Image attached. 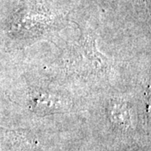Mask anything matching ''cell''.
Returning <instances> with one entry per match:
<instances>
[{
	"label": "cell",
	"instance_id": "3",
	"mask_svg": "<svg viewBox=\"0 0 151 151\" xmlns=\"http://www.w3.org/2000/svg\"><path fill=\"white\" fill-rule=\"evenodd\" d=\"M109 116L112 123L119 129H127L129 127V113L124 103L114 102L109 108Z\"/></svg>",
	"mask_w": 151,
	"mask_h": 151
},
{
	"label": "cell",
	"instance_id": "1",
	"mask_svg": "<svg viewBox=\"0 0 151 151\" xmlns=\"http://www.w3.org/2000/svg\"><path fill=\"white\" fill-rule=\"evenodd\" d=\"M40 142L30 130L0 127V151H38Z\"/></svg>",
	"mask_w": 151,
	"mask_h": 151
},
{
	"label": "cell",
	"instance_id": "2",
	"mask_svg": "<svg viewBox=\"0 0 151 151\" xmlns=\"http://www.w3.org/2000/svg\"><path fill=\"white\" fill-rule=\"evenodd\" d=\"M57 98L48 92H40L32 99L33 110L39 115L53 113L61 109Z\"/></svg>",
	"mask_w": 151,
	"mask_h": 151
}]
</instances>
